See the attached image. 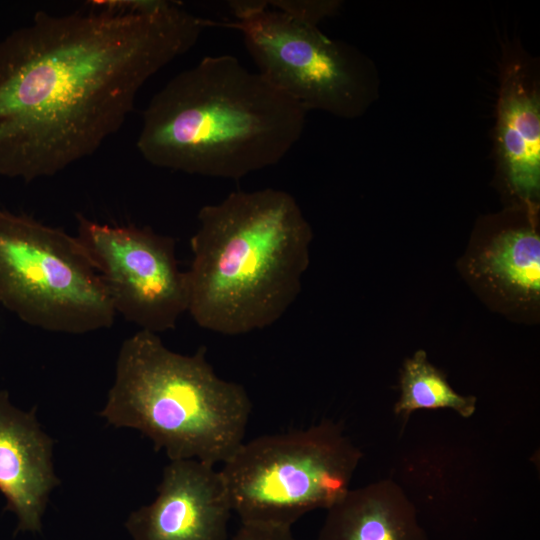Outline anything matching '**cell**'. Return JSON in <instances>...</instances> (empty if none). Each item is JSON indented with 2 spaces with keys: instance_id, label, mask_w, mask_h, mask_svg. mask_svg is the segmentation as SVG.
Segmentation results:
<instances>
[{
  "instance_id": "1",
  "label": "cell",
  "mask_w": 540,
  "mask_h": 540,
  "mask_svg": "<svg viewBox=\"0 0 540 540\" xmlns=\"http://www.w3.org/2000/svg\"><path fill=\"white\" fill-rule=\"evenodd\" d=\"M87 6L38 12L0 40V176L30 182L94 154L208 27L172 1Z\"/></svg>"
},
{
  "instance_id": "2",
  "label": "cell",
  "mask_w": 540,
  "mask_h": 540,
  "mask_svg": "<svg viewBox=\"0 0 540 540\" xmlns=\"http://www.w3.org/2000/svg\"><path fill=\"white\" fill-rule=\"evenodd\" d=\"M305 116L236 57L206 56L150 99L136 145L153 166L239 180L278 164L302 136Z\"/></svg>"
},
{
  "instance_id": "3",
  "label": "cell",
  "mask_w": 540,
  "mask_h": 540,
  "mask_svg": "<svg viewBox=\"0 0 540 540\" xmlns=\"http://www.w3.org/2000/svg\"><path fill=\"white\" fill-rule=\"evenodd\" d=\"M197 219L185 271L195 323L234 336L278 321L300 293L313 238L294 196L238 190L204 205Z\"/></svg>"
},
{
  "instance_id": "4",
  "label": "cell",
  "mask_w": 540,
  "mask_h": 540,
  "mask_svg": "<svg viewBox=\"0 0 540 540\" xmlns=\"http://www.w3.org/2000/svg\"><path fill=\"white\" fill-rule=\"evenodd\" d=\"M251 409L245 388L215 373L205 347L180 354L158 334L140 330L121 345L100 415L115 427L142 432L170 461L214 466L244 442Z\"/></svg>"
},
{
  "instance_id": "5",
  "label": "cell",
  "mask_w": 540,
  "mask_h": 540,
  "mask_svg": "<svg viewBox=\"0 0 540 540\" xmlns=\"http://www.w3.org/2000/svg\"><path fill=\"white\" fill-rule=\"evenodd\" d=\"M361 458L341 426L324 420L244 441L220 474L241 523L291 527L304 514L327 510L341 499Z\"/></svg>"
},
{
  "instance_id": "6",
  "label": "cell",
  "mask_w": 540,
  "mask_h": 540,
  "mask_svg": "<svg viewBox=\"0 0 540 540\" xmlns=\"http://www.w3.org/2000/svg\"><path fill=\"white\" fill-rule=\"evenodd\" d=\"M0 304L24 323L57 333L106 329L116 317L77 236L1 209Z\"/></svg>"
},
{
  "instance_id": "7",
  "label": "cell",
  "mask_w": 540,
  "mask_h": 540,
  "mask_svg": "<svg viewBox=\"0 0 540 540\" xmlns=\"http://www.w3.org/2000/svg\"><path fill=\"white\" fill-rule=\"evenodd\" d=\"M233 21L258 72L306 111L323 110L354 117L365 108L368 69L352 48L326 37L317 26L299 22L264 0L230 1Z\"/></svg>"
},
{
  "instance_id": "8",
  "label": "cell",
  "mask_w": 540,
  "mask_h": 540,
  "mask_svg": "<svg viewBox=\"0 0 540 540\" xmlns=\"http://www.w3.org/2000/svg\"><path fill=\"white\" fill-rule=\"evenodd\" d=\"M77 238L87 251L116 313L140 330L174 329L188 309L186 272L170 236L149 227L111 226L78 217Z\"/></svg>"
},
{
  "instance_id": "9",
  "label": "cell",
  "mask_w": 540,
  "mask_h": 540,
  "mask_svg": "<svg viewBox=\"0 0 540 540\" xmlns=\"http://www.w3.org/2000/svg\"><path fill=\"white\" fill-rule=\"evenodd\" d=\"M233 512L213 465L173 460L150 504L133 511L126 528L133 540H226Z\"/></svg>"
},
{
  "instance_id": "10",
  "label": "cell",
  "mask_w": 540,
  "mask_h": 540,
  "mask_svg": "<svg viewBox=\"0 0 540 540\" xmlns=\"http://www.w3.org/2000/svg\"><path fill=\"white\" fill-rule=\"evenodd\" d=\"M53 440L35 410L23 411L0 391V493L16 515L18 532H38L51 491L60 481L52 461Z\"/></svg>"
},
{
  "instance_id": "11",
  "label": "cell",
  "mask_w": 540,
  "mask_h": 540,
  "mask_svg": "<svg viewBox=\"0 0 540 540\" xmlns=\"http://www.w3.org/2000/svg\"><path fill=\"white\" fill-rule=\"evenodd\" d=\"M317 540H428L415 505L390 479L349 489L327 509Z\"/></svg>"
},
{
  "instance_id": "12",
  "label": "cell",
  "mask_w": 540,
  "mask_h": 540,
  "mask_svg": "<svg viewBox=\"0 0 540 540\" xmlns=\"http://www.w3.org/2000/svg\"><path fill=\"white\" fill-rule=\"evenodd\" d=\"M497 124L507 181L518 197L533 204L540 191V98L520 67L504 78Z\"/></svg>"
},
{
  "instance_id": "13",
  "label": "cell",
  "mask_w": 540,
  "mask_h": 540,
  "mask_svg": "<svg viewBox=\"0 0 540 540\" xmlns=\"http://www.w3.org/2000/svg\"><path fill=\"white\" fill-rule=\"evenodd\" d=\"M473 270L497 292L516 302L540 295V237L532 227L499 232L473 261Z\"/></svg>"
},
{
  "instance_id": "14",
  "label": "cell",
  "mask_w": 540,
  "mask_h": 540,
  "mask_svg": "<svg viewBox=\"0 0 540 540\" xmlns=\"http://www.w3.org/2000/svg\"><path fill=\"white\" fill-rule=\"evenodd\" d=\"M399 385L400 396L394 412L405 419L420 409H451L463 418L471 417L476 411V397L456 392L446 375L429 362L424 350L416 351L404 361Z\"/></svg>"
},
{
  "instance_id": "15",
  "label": "cell",
  "mask_w": 540,
  "mask_h": 540,
  "mask_svg": "<svg viewBox=\"0 0 540 540\" xmlns=\"http://www.w3.org/2000/svg\"><path fill=\"white\" fill-rule=\"evenodd\" d=\"M268 7L308 25L317 26L325 17L333 14L339 6L336 1L272 0Z\"/></svg>"
},
{
  "instance_id": "16",
  "label": "cell",
  "mask_w": 540,
  "mask_h": 540,
  "mask_svg": "<svg viewBox=\"0 0 540 540\" xmlns=\"http://www.w3.org/2000/svg\"><path fill=\"white\" fill-rule=\"evenodd\" d=\"M232 540H297L291 532V527L241 523Z\"/></svg>"
}]
</instances>
